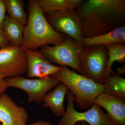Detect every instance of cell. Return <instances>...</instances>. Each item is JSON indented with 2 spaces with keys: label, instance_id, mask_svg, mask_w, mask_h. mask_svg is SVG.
<instances>
[{
  "label": "cell",
  "instance_id": "6da1fadb",
  "mask_svg": "<svg viewBox=\"0 0 125 125\" xmlns=\"http://www.w3.org/2000/svg\"><path fill=\"white\" fill-rule=\"evenodd\" d=\"M77 11L83 38L99 36L125 25V0H85Z\"/></svg>",
  "mask_w": 125,
  "mask_h": 125
},
{
  "label": "cell",
  "instance_id": "4fadbf2b",
  "mask_svg": "<svg viewBox=\"0 0 125 125\" xmlns=\"http://www.w3.org/2000/svg\"><path fill=\"white\" fill-rule=\"evenodd\" d=\"M52 92L47 93L43 99V106L49 108L51 111L57 117H62L66 111L64 101L66 95L69 90L66 85L60 83Z\"/></svg>",
  "mask_w": 125,
  "mask_h": 125
},
{
  "label": "cell",
  "instance_id": "3957f363",
  "mask_svg": "<svg viewBox=\"0 0 125 125\" xmlns=\"http://www.w3.org/2000/svg\"><path fill=\"white\" fill-rule=\"evenodd\" d=\"M58 66L60 70L52 76L67 86L73 94L74 102L81 109H89L97 98L103 93V84L97 83L66 66Z\"/></svg>",
  "mask_w": 125,
  "mask_h": 125
},
{
  "label": "cell",
  "instance_id": "d4e9b609",
  "mask_svg": "<svg viewBox=\"0 0 125 125\" xmlns=\"http://www.w3.org/2000/svg\"><path fill=\"white\" fill-rule=\"evenodd\" d=\"M77 125H89L88 123L82 121L77 123Z\"/></svg>",
  "mask_w": 125,
  "mask_h": 125
},
{
  "label": "cell",
  "instance_id": "ba28073f",
  "mask_svg": "<svg viewBox=\"0 0 125 125\" xmlns=\"http://www.w3.org/2000/svg\"><path fill=\"white\" fill-rule=\"evenodd\" d=\"M50 25L59 33L71 37L84 46L81 22L77 10L44 14Z\"/></svg>",
  "mask_w": 125,
  "mask_h": 125
},
{
  "label": "cell",
  "instance_id": "5bb4252c",
  "mask_svg": "<svg viewBox=\"0 0 125 125\" xmlns=\"http://www.w3.org/2000/svg\"><path fill=\"white\" fill-rule=\"evenodd\" d=\"M84 46L113 43L125 44V25L114 29L108 32L88 38H83Z\"/></svg>",
  "mask_w": 125,
  "mask_h": 125
},
{
  "label": "cell",
  "instance_id": "9a60e30c",
  "mask_svg": "<svg viewBox=\"0 0 125 125\" xmlns=\"http://www.w3.org/2000/svg\"><path fill=\"white\" fill-rule=\"evenodd\" d=\"M44 14L57 11H65L77 10L82 0H37Z\"/></svg>",
  "mask_w": 125,
  "mask_h": 125
},
{
  "label": "cell",
  "instance_id": "7a4b0ae2",
  "mask_svg": "<svg viewBox=\"0 0 125 125\" xmlns=\"http://www.w3.org/2000/svg\"><path fill=\"white\" fill-rule=\"evenodd\" d=\"M29 15L25 27L21 47L24 51L37 50L44 45H57L64 42L67 36L59 33L49 24L37 0H30Z\"/></svg>",
  "mask_w": 125,
  "mask_h": 125
},
{
  "label": "cell",
  "instance_id": "ac0fdd59",
  "mask_svg": "<svg viewBox=\"0 0 125 125\" xmlns=\"http://www.w3.org/2000/svg\"><path fill=\"white\" fill-rule=\"evenodd\" d=\"M108 51V60L106 70V77L113 72V64L115 61L120 63L125 61V44L113 43L105 45Z\"/></svg>",
  "mask_w": 125,
  "mask_h": 125
},
{
  "label": "cell",
  "instance_id": "44dd1931",
  "mask_svg": "<svg viewBox=\"0 0 125 125\" xmlns=\"http://www.w3.org/2000/svg\"><path fill=\"white\" fill-rule=\"evenodd\" d=\"M8 87L9 86L5 78L0 72V96L4 93Z\"/></svg>",
  "mask_w": 125,
  "mask_h": 125
},
{
  "label": "cell",
  "instance_id": "ffe728a7",
  "mask_svg": "<svg viewBox=\"0 0 125 125\" xmlns=\"http://www.w3.org/2000/svg\"><path fill=\"white\" fill-rule=\"evenodd\" d=\"M6 11L4 0H0V30H2V25L6 16Z\"/></svg>",
  "mask_w": 125,
  "mask_h": 125
},
{
  "label": "cell",
  "instance_id": "cb8c5ba5",
  "mask_svg": "<svg viewBox=\"0 0 125 125\" xmlns=\"http://www.w3.org/2000/svg\"><path fill=\"white\" fill-rule=\"evenodd\" d=\"M117 73L119 75H123L125 74V65H124L122 67H118L117 69Z\"/></svg>",
  "mask_w": 125,
  "mask_h": 125
},
{
  "label": "cell",
  "instance_id": "2e32d148",
  "mask_svg": "<svg viewBox=\"0 0 125 125\" xmlns=\"http://www.w3.org/2000/svg\"><path fill=\"white\" fill-rule=\"evenodd\" d=\"M25 27L19 21L6 15L2 25V30L9 39L10 45L21 46Z\"/></svg>",
  "mask_w": 125,
  "mask_h": 125
},
{
  "label": "cell",
  "instance_id": "7402d4cb",
  "mask_svg": "<svg viewBox=\"0 0 125 125\" xmlns=\"http://www.w3.org/2000/svg\"><path fill=\"white\" fill-rule=\"evenodd\" d=\"M10 44L9 39L2 30H0V48Z\"/></svg>",
  "mask_w": 125,
  "mask_h": 125
},
{
  "label": "cell",
  "instance_id": "7c38bea8",
  "mask_svg": "<svg viewBox=\"0 0 125 125\" xmlns=\"http://www.w3.org/2000/svg\"><path fill=\"white\" fill-rule=\"evenodd\" d=\"M94 103L106 111L114 125H125V99L102 93L97 98Z\"/></svg>",
  "mask_w": 125,
  "mask_h": 125
},
{
  "label": "cell",
  "instance_id": "8fae6325",
  "mask_svg": "<svg viewBox=\"0 0 125 125\" xmlns=\"http://www.w3.org/2000/svg\"><path fill=\"white\" fill-rule=\"evenodd\" d=\"M29 115L25 108L19 106L7 94L0 96L1 125H20L27 123Z\"/></svg>",
  "mask_w": 125,
  "mask_h": 125
},
{
  "label": "cell",
  "instance_id": "5b68a950",
  "mask_svg": "<svg viewBox=\"0 0 125 125\" xmlns=\"http://www.w3.org/2000/svg\"><path fill=\"white\" fill-rule=\"evenodd\" d=\"M108 60V51L103 45L84 46L81 56V75L99 84H103Z\"/></svg>",
  "mask_w": 125,
  "mask_h": 125
},
{
  "label": "cell",
  "instance_id": "d6986e66",
  "mask_svg": "<svg viewBox=\"0 0 125 125\" xmlns=\"http://www.w3.org/2000/svg\"><path fill=\"white\" fill-rule=\"evenodd\" d=\"M6 11L10 17L19 21L24 26L28 21V16L24 10L22 0H4Z\"/></svg>",
  "mask_w": 125,
  "mask_h": 125
},
{
  "label": "cell",
  "instance_id": "277c9868",
  "mask_svg": "<svg viewBox=\"0 0 125 125\" xmlns=\"http://www.w3.org/2000/svg\"><path fill=\"white\" fill-rule=\"evenodd\" d=\"M83 47L73 39L67 36L64 42L57 45L42 46L40 51L52 63L69 66L81 74L80 64Z\"/></svg>",
  "mask_w": 125,
  "mask_h": 125
},
{
  "label": "cell",
  "instance_id": "8992f818",
  "mask_svg": "<svg viewBox=\"0 0 125 125\" xmlns=\"http://www.w3.org/2000/svg\"><path fill=\"white\" fill-rule=\"evenodd\" d=\"M67 95V109L58 125H75L82 121L85 122L89 125H114L107 114L103 111L97 104H94L86 111L80 112L75 109L72 92L69 90Z\"/></svg>",
  "mask_w": 125,
  "mask_h": 125
},
{
  "label": "cell",
  "instance_id": "9c48e42d",
  "mask_svg": "<svg viewBox=\"0 0 125 125\" xmlns=\"http://www.w3.org/2000/svg\"><path fill=\"white\" fill-rule=\"evenodd\" d=\"M27 70V56L21 46L9 44L0 48V72L5 78L22 76Z\"/></svg>",
  "mask_w": 125,
  "mask_h": 125
},
{
  "label": "cell",
  "instance_id": "52a82bcc",
  "mask_svg": "<svg viewBox=\"0 0 125 125\" xmlns=\"http://www.w3.org/2000/svg\"><path fill=\"white\" fill-rule=\"evenodd\" d=\"M9 87L24 90L28 94V102L40 104L48 92L60 82L52 76L36 79H29L22 76L5 78Z\"/></svg>",
  "mask_w": 125,
  "mask_h": 125
},
{
  "label": "cell",
  "instance_id": "603a6c76",
  "mask_svg": "<svg viewBox=\"0 0 125 125\" xmlns=\"http://www.w3.org/2000/svg\"><path fill=\"white\" fill-rule=\"evenodd\" d=\"M20 125H54L52 124L51 122L48 121H44L42 120H39L36 122L35 123L32 124L28 125L27 123L22 124Z\"/></svg>",
  "mask_w": 125,
  "mask_h": 125
},
{
  "label": "cell",
  "instance_id": "30bf717a",
  "mask_svg": "<svg viewBox=\"0 0 125 125\" xmlns=\"http://www.w3.org/2000/svg\"><path fill=\"white\" fill-rule=\"evenodd\" d=\"M27 60V76L29 78H42L52 76L60 70L48 60L40 51L25 50Z\"/></svg>",
  "mask_w": 125,
  "mask_h": 125
},
{
  "label": "cell",
  "instance_id": "e0dca14e",
  "mask_svg": "<svg viewBox=\"0 0 125 125\" xmlns=\"http://www.w3.org/2000/svg\"><path fill=\"white\" fill-rule=\"evenodd\" d=\"M103 93L125 99V79L117 73H112L105 78Z\"/></svg>",
  "mask_w": 125,
  "mask_h": 125
}]
</instances>
